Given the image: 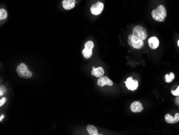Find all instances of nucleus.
Here are the masks:
<instances>
[{"mask_svg": "<svg viewBox=\"0 0 179 135\" xmlns=\"http://www.w3.org/2000/svg\"><path fill=\"white\" fill-rule=\"evenodd\" d=\"M92 50L93 49L84 48L82 51V54L86 59H89L91 57L92 55Z\"/></svg>", "mask_w": 179, "mask_h": 135, "instance_id": "14", "label": "nucleus"}, {"mask_svg": "<svg viewBox=\"0 0 179 135\" xmlns=\"http://www.w3.org/2000/svg\"><path fill=\"white\" fill-rule=\"evenodd\" d=\"M151 15L155 21L163 22L167 16V11L163 5H160L152 11Z\"/></svg>", "mask_w": 179, "mask_h": 135, "instance_id": "1", "label": "nucleus"}, {"mask_svg": "<svg viewBox=\"0 0 179 135\" xmlns=\"http://www.w3.org/2000/svg\"><path fill=\"white\" fill-rule=\"evenodd\" d=\"M4 115H1V117H0V121H1V122L2 121V119H4Z\"/></svg>", "mask_w": 179, "mask_h": 135, "instance_id": "22", "label": "nucleus"}, {"mask_svg": "<svg viewBox=\"0 0 179 135\" xmlns=\"http://www.w3.org/2000/svg\"><path fill=\"white\" fill-rule=\"evenodd\" d=\"M94 43L93 41H87L86 43L85 44L84 46L85 48H87V49H93L94 47Z\"/></svg>", "mask_w": 179, "mask_h": 135, "instance_id": "17", "label": "nucleus"}, {"mask_svg": "<svg viewBox=\"0 0 179 135\" xmlns=\"http://www.w3.org/2000/svg\"><path fill=\"white\" fill-rule=\"evenodd\" d=\"M128 43L130 46L136 49H140L144 46V41L139 39L133 34L129 36Z\"/></svg>", "mask_w": 179, "mask_h": 135, "instance_id": "2", "label": "nucleus"}, {"mask_svg": "<svg viewBox=\"0 0 179 135\" xmlns=\"http://www.w3.org/2000/svg\"><path fill=\"white\" fill-rule=\"evenodd\" d=\"M172 94L174 96H179V86L177 87V89L175 90H172Z\"/></svg>", "mask_w": 179, "mask_h": 135, "instance_id": "18", "label": "nucleus"}, {"mask_svg": "<svg viewBox=\"0 0 179 135\" xmlns=\"http://www.w3.org/2000/svg\"><path fill=\"white\" fill-rule=\"evenodd\" d=\"M132 34L143 41H144L147 38L148 36L146 29L141 25L135 26L133 28Z\"/></svg>", "mask_w": 179, "mask_h": 135, "instance_id": "4", "label": "nucleus"}, {"mask_svg": "<svg viewBox=\"0 0 179 135\" xmlns=\"http://www.w3.org/2000/svg\"><path fill=\"white\" fill-rule=\"evenodd\" d=\"M8 16V14L6 11H5L3 9H1L0 10V20H5L6 19Z\"/></svg>", "mask_w": 179, "mask_h": 135, "instance_id": "16", "label": "nucleus"}, {"mask_svg": "<svg viewBox=\"0 0 179 135\" xmlns=\"http://www.w3.org/2000/svg\"><path fill=\"white\" fill-rule=\"evenodd\" d=\"M124 82L126 85L127 88H128L129 90L134 91L136 90L139 87L138 81L137 80H133L132 77L127 78L126 81Z\"/></svg>", "mask_w": 179, "mask_h": 135, "instance_id": "6", "label": "nucleus"}, {"mask_svg": "<svg viewBox=\"0 0 179 135\" xmlns=\"http://www.w3.org/2000/svg\"><path fill=\"white\" fill-rule=\"evenodd\" d=\"M86 130L90 135H98V130L96 127L92 125H88L86 127Z\"/></svg>", "mask_w": 179, "mask_h": 135, "instance_id": "13", "label": "nucleus"}, {"mask_svg": "<svg viewBox=\"0 0 179 135\" xmlns=\"http://www.w3.org/2000/svg\"><path fill=\"white\" fill-rule=\"evenodd\" d=\"M148 45L151 49H156L159 46V40L157 37H151L148 40Z\"/></svg>", "mask_w": 179, "mask_h": 135, "instance_id": "10", "label": "nucleus"}, {"mask_svg": "<svg viewBox=\"0 0 179 135\" xmlns=\"http://www.w3.org/2000/svg\"><path fill=\"white\" fill-rule=\"evenodd\" d=\"M92 69L93 70H92V76H94L97 78H100L104 76L105 72H104L103 68L102 67H99L97 68L92 67Z\"/></svg>", "mask_w": 179, "mask_h": 135, "instance_id": "11", "label": "nucleus"}, {"mask_svg": "<svg viewBox=\"0 0 179 135\" xmlns=\"http://www.w3.org/2000/svg\"><path fill=\"white\" fill-rule=\"evenodd\" d=\"M75 0H63L62 6L65 10H70L75 6Z\"/></svg>", "mask_w": 179, "mask_h": 135, "instance_id": "12", "label": "nucleus"}, {"mask_svg": "<svg viewBox=\"0 0 179 135\" xmlns=\"http://www.w3.org/2000/svg\"><path fill=\"white\" fill-rule=\"evenodd\" d=\"M177 46L179 47V39L177 41Z\"/></svg>", "mask_w": 179, "mask_h": 135, "instance_id": "23", "label": "nucleus"}, {"mask_svg": "<svg viewBox=\"0 0 179 135\" xmlns=\"http://www.w3.org/2000/svg\"><path fill=\"white\" fill-rule=\"evenodd\" d=\"M165 121L169 124H174L178 122L179 121V113H176L174 116H171L169 114L165 115Z\"/></svg>", "mask_w": 179, "mask_h": 135, "instance_id": "9", "label": "nucleus"}, {"mask_svg": "<svg viewBox=\"0 0 179 135\" xmlns=\"http://www.w3.org/2000/svg\"><path fill=\"white\" fill-rule=\"evenodd\" d=\"M6 98H1V100L0 101V106L2 107L3 104L6 102Z\"/></svg>", "mask_w": 179, "mask_h": 135, "instance_id": "20", "label": "nucleus"}, {"mask_svg": "<svg viewBox=\"0 0 179 135\" xmlns=\"http://www.w3.org/2000/svg\"><path fill=\"white\" fill-rule=\"evenodd\" d=\"M130 109L133 113H140L143 110V107L140 102L135 101L131 104Z\"/></svg>", "mask_w": 179, "mask_h": 135, "instance_id": "8", "label": "nucleus"}, {"mask_svg": "<svg viewBox=\"0 0 179 135\" xmlns=\"http://www.w3.org/2000/svg\"><path fill=\"white\" fill-rule=\"evenodd\" d=\"M97 85L100 87H102L105 85L110 86H113V82L107 76H102L98 79V81H97Z\"/></svg>", "mask_w": 179, "mask_h": 135, "instance_id": "7", "label": "nucleus"}, {"mask_svg": "<svg viewBox=\"0 0 179 135\" xmlns=\"http://www.w3.org/2000/svg\"><path fill=\"white\" fill-rule=\"evenodd\" d=\"M16 72L21 78L28 79L32 76V72L29 71L27 65L24 63H20L19 65L17 66Z\"/></svg>", "mask_w": 179, "mask_h": 135, "instance_id": "3", "label": "nucleus"}, {"mask_svg": "<svg viewBox=\"0 0 179 135\" xmlns=\"http://www.w3.org/2000/svg\"><path fill=\"white\" fill-rule=\"evenodd\" d=\"M175 104L179 106V96H177L175 100Z\"/></svg>", "mask_w": 179, "mask_h": 135, "instance_id": "21", "label": "nucleus"}, {"mask_svg": "<svg viewBox=\"0 0 179 135\" xmlns=\"http://www.w3.org/2000/svg\"><path fill=\"white\" fill-rule=\"evenodd\" d=\"M165 78L166 81L168 82V83H169V82H172L174 79L175 75L173 73L171 72L169 74H166L165 76Z\"/></svg>", "mask_w": 179, "mask_h": 135, "instance_id": "15", "label": "nucleus"}, {"mask_svg": "<svg viewBox=\"0 0 179 135\" xmlns=\"http://www.w3.org/2000/svg\"><path fill=\"white\" fill-rule=\"evenodd\" d=\"M104 7V5L103 3H102L100 1H98L92 6L90 8V11L92 14L94 15H99L103 11Z\"/></svg>", "mask_w": 179, "mask_h": 135, "instance_id": "5", "label": "nucleus"}, {"mask_svg": "<svg viewBox=\"0 0 179 135\" xmlns=\"http://www.w3.org/2000/svg\"><path fill=\"white\" fill-rule=\"evenodd\" d=\"M6 91V89L5 88L4 86H1V88H0V96H1L4 94L5 92Z\"/></svg>", "mask_w": 179, "mask_h": 135, "instance_id": "19", "label": "nucleus"}]
</instances>
